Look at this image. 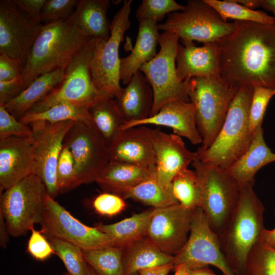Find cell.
I'll list each match as a JSON object with an SVG mask.
<instances>
[{"label":"cell","mask_w":275,"mask_h":275,"mask_svg":"<svg viewBox=\"0 0 275 275\" xmlns=\"http://www.w3.org/2000/svg\"><path fill=\"white\" fill-rule=\"evenodd\" d=\"M234 23V31L215 42L219 76L237 88L275 89V22Z\"/></svg>","instance_id":"obj_1"},{"label":"cell","mask_w":275,"mask_h":275,"mask_svg":"<svg viewBox=\"0 0 275 275\" xmlns=\"http://www.w3.org/2000/svg\"><path fill=\"white\" fill-rule=\"evenodd\" d=\"M254 185L241 188L233 213L217 235L222 253L235 275H245L249 254L265 228V207L254 191Z\"/></svg>","instance_id":"obj_2"},{"label":"cell","mask_w":275,"mask_h":275,"mask_svg":"<svg viewBox=\"0 0 275 275\" xmlns=\"http://www.w3.org/2000/svg\"><path fill=\"white\" fill-rule=\"evenodd\" d=\"M91 39L68 19L43 24L22 69L26 88L44 73L65 69L72 57Z\"/></svg>","instance_id":"obj_3"},{"label":"cell","mask_w":275,"mask_h":275,"mask_svg":"<svg viewBox=\"0 0 275 275\" xmlns=\"http://www.w3.org/2000/svg\"><path fill=\"white\" fill-rule=\"evenodd\" d=\"M253 93L252 87L237 89L213 143L208 148L196 151L200 161L226 170L246 151L253 135L249 124Z\"/></svg>","instance_id":"obj_4"},{"label":"cell","mask_w":275,"mask_h":275,"mask_svg":"<svg viewBox=\"0 0 275 275\" xmlns=\"http://www.w3.org/2000/svg\"><path fill=\"white\" fill-rule=\"evenodd\" d=\"M238 89L219 75L189 80L188 97L195 107L196 125L202 140L198 149L208 148L216 138Z\"/></svg>","instance_id":"obj_5"},{"label":"cell","mask_w":275,"mask_h":275,"mask_svg":"<svg viewBox=\"0 0 275 275\" xmlns=\"http://www.w3.org/2000/svg\"><path fill=\"white\" fill-rule=\"evenodd\" d=\"M131 0L124 1L111 24L107 41L93 39L90 68L93 83L104 97L115 99L120 93V58L119 48L126 31L130 28Z\"/></svg>","instance_id":"obj_6"},{"label":"cell","mask_w":275,"mask_h":275,"mask_svg":"<svg viewBox=\"0 0 275 275\" xmlns=\"http://www.w3.org/2000/svg\"><path fill=\"white\" fill-rule=\"evenodd\" d=\"M191 164L200 184L201 208L211 229L218 235L233 213L241 188L226 169L204 163L197 157Z\"/></svg>","instance_id":"obj_7"},{"label":"cell","mask_w":275,"mask_h":275,"mask_svg":"<svg viewBox=\"0 0 275 275\" xmlns=\"http://www.w3.org/2000/svg\"><path fill=\"white\" fill-rule=\"evenodd\" d=\"M179 40L177 35L170 32L159 34V51L140 69L153 92L154 101L150 116L156 114L169 102H190L188 95L189 80L181 81L177 74L176 59Z\"/></svg>","instance_id":"obj_8"},{"label":"cell","mask_w":275,"mask_h":275,"mask_svg":"<svg viewBox=\"0 0 275 275\" xmlns=\"http://www.w3.org/2000/svg\"><path fill=\"white\" fill-rule=\"evenodd\" d=\"M46 193L41 179L32 173L1 193L0 214L11 236L24 235L40 223Z\"/></svg>","instance_id":"obj_9"},{"label":"cell","mask_w":275,"mask_h":275,"mask_svg":"<svg viewBox=\"0 0 275 275\" xmlns=\"http://www.w3.org/2000/svg\"><path fill=\"white\" fill-rule=\"evenodd\" d=\"M92 49L93 38L72 57L65 69L61 83L27 113H39L60 103L89 109L105 97L96 89L92 78L90 63Z\"/></svg>","instance_id":"obj_10"},{"label":"cell","mask_w":275,"mask_h":275,"mask_svg":"<svg viewBox=\"0 0 275 275\" xmlns=\"http://www.w3.org/2000/svg\"><path fill=\"white\" fill-rule=\"evenodd\" d=\"M157 27L159 30L176 34L181 41L205 44L231 34L235 24L224 20L204 0H190L182 11L169 14L166 21L158 24Z\"/></svg>","instance_id":"obj_11"},{"label":"cell","mask_w":275,"mask_h":275,"mask_svg":"<svg viewBox=\"0 0 275 275\" xmlns=\"http://www.w3.org/2000/svg\"><path fill=\"white\" fill-rule=\"evenodd\" d=\"M40 231L47 238H58L82 250L114 246L112 239L97 228L88 226L73 216L47 193L44 195Z\"/></svg>","instance_id":"obj_12"},{"label":"cell","mask_w":275,"mask_h":275,"mask_svg":"<svg viewBox=\"0 0 275 275\" xmlns=\"http://www.w3.org/2000/svg\"><path fill=\"white\" fill-rule=\"evenodd\" d=\"M64 145L73 156L76 187L95 181L109 161L108 147L94 124L75 122Z\"/></svg>","instance_id":"obj_13"},{"label":"cell","mask_w":275,"mask_h":275,"mask_svg":"<svg viewBox=\"0 0 275 275\" xmlns=\"http://www.w3.org/2000/svg\"><path fill=\"white\" fill-rule=\"evenodd\" d=\"M174 267L183 264L189 269L213 265L223 275H235L228 266L221 250L218 235L210 228L200 207L194 212L187 240L175 256Z\"/></svg>","instance_id":"obj_14"},{"label":"cell","mask_w":275,"mask_h":275,"mask_svg":"<svg viewBox=\"0 0 275 275\" xmlns=\"http://www.w3.org/2000/svg\"><path fill=\"white\" fill-rule=\"evenodd\" d=\"M74 121L56 123L35 121L29 125L33 131L35 167L34 173L44 184L47 194L54 198L58 194L57 167L65 137Z\"/></svg>","instance_id":"obj_15"},{"label":"cell","mask_w":275,"mask_h":275,"mask_svg":"<svg viewBox=\"0 0 275 275\" xmlns=\"http://www.w3.org/2000/svg\"><path fill=\"white\" fill-rule=\"evenodd\" d=\"M43 24L28 16L14 0L0 1V54L25 66Z\"/></svg>","instance_id":"obj_16"},{"label":"cell","mask_w":275,"mask_h":275,"mask_svg":"<svg viewBox=\"0 0 275 275\" xmlns=\"http://www.w3.org/2000/svg\"><path fill=\"white\" fill-rule=\"evenodd\" d=\"M195 210L179 203L154 208L146 237L163 252L175 256L187 240Z\"/></svg>","instance_id":"obj_17"},{"label":"cell","mask_w":275,"mask_h":275,"mask_svg":"<svg viewBox=\"0 0 275 275\" xmlns=\"http://www.w3.org/2000/svg\"><path fill=\"white\" fill-rule=\"evenodd\" d=\"M155 129L139 126L121 130L108 147L109 161L154 169Z\"/></svg>","instance_id":"obj_18"},{"label":"cell","mask_w":275,"mask_h":275,"mask_svg":"<svg viewBox=\"0 0 275 275\" xmlns=\"http://www.w3.org/2000/svg\"><path fill=\"white\" fill-rule=\"evenodd\" d=\"M35 167L32 137L0 139L1 192L34 173Z\"/></svg>","instance_id":"obj_19"},{"label":"cell","mask_w":275,"mask_h":275,"mask_svg":"<svg viewBox=\"0 0 275 275\" xmlns=\"http://www.w3.org/2000/svg\"><path fill=\"white\" fill-rule=\"evenodd\" d=\"M154 143L156 155L155 175L158 182L168 186L174 177L187 169L197 158L196 152L186 147L181 138L155 129Z\"/></svg>","instance_id":"obj_20"},{"label":"cell","mask_w":275,"mask_h":275,"mask_svg":"<svg viewBox=\"0 0 275 275\" xmlns=\"http://www.w3.org/2000/svg\"><path fill=\"white\" fill-rule=\"evenodd\" d=\"M145 125L170 127L174 134L187 139L193 145L202 143V138L196 125L195 107L190 102H169L156 114L145 119L125 122L121 130Z\"/></svg>","instance_id":"obj_21"},{"label":"cell","mask_w":275,"mask_h":275,"mask_svg":"<svg viewBox=\"0 0 275 275\" xmlns=\"http://www.w3.org/2000/svg\"><path fill=\"white\" fill-rule=\"evenodd\" d=\"M176 59L178 79L183 81L194 77L219 75L218 54L215 42L197 46L193 41H181Z\"/></svg>","instance_id":"obj_22"},{"label":"cell","mask_w":275,"mask_h":275,"mask_svg":"<svg viewBox=\"0 0 275 275\" xmlns=\"http://www.w3.org/2000/svg\"><path fill=\"white\" fill-rule=\"evenodd\" d=\"M275 162V153L267 146L262 125L254 131L246 151L226 169L241 188L255 183V176L266 165Z\"/></svg>","instance_id":"obj_23"},{"label":"cell","mask_w":275,"mask_h":275,"mask_svg":"<svg viewBox=\"0 0 275 275\" xmlns=\"http://www.w3.org/2000/svg\"><path fill=\"white\" fill-rule=\"evenodd\" d=\"M114 99L125 122L137 121L150 116L154 95L146 77L139 71Z\"/></svg>","instance_id":"obj_24"},{"label":"cell","mask_w":275,"mask_h":275,"mask_svg":"<svg viewBox=\"0 0 275 275\" xmlns=\"http://www.w3.org/2000/svg\"><path fill=\"white\" fill-rule=\"evenodd\" d=\"M158 23L151 20L139 21L138 33L131 52L120 59V78L127 85L143 65L157 53L156 47L159 34Z\"/></svg>","instance_id":"obj_25"},{"label":"cell","mask_w":275,"mask_h":275,"mask_svg":"<svg viewBox=\"0 0 275 275\" xmlns=\"http://www.w3.org/2000/svg\"><path fill=\"white\" fill-rule=\"evenodd\" d=\"M109 5L108 0H80L68 19L87 36L107 41L111 33L107 17Z\"/></svg>","instance_id":"obj_26"},{"label":"cell","mask_w":275,"mask_h":275,"mask_svg":"<svg viewBox=\"0 0 275 275\" xmlns=\"http://www.w3.org/2000/svg\"><path fill=\"white\" fill-rule=\"evenodd\" d=\"M151 169L127 163L109 161L95 180L105 192L120 196L125 190L150 178Z\"/></svg>","instance_id":"obj_27"},{"label":"cell","mask_w":275,"mask_h":275,"mask_svg":"<svg viewBox=\"0 0 275 275\" xmlns=\"http://www.w3.org/2000/svg\"><path fill=\"white\" fill-rule=\"evenodd\" d=\"M64 76V69H59L39 76L19 96L5 105L6 109L19 120L35 104L56 88Z\"/></svg>","instance_id":"obj_28"},{"label":"cell","mask_w":275,"mask_h":275,"mask_svg":"<svg viewBox=\"0 0 275 275\" xmlns=\"http://www.w3.org/2000/svg\"><path fill=\"white\" fill-rule=\"evenodd\" d=\"M174 256L167 254L146 237L123 249L125 275L173 263Z\"/></svg>","instance_id":"obj_29"},{"label":"cell","mask_w":275,"mask_h":275,"mask_svg":"<svg viewBox=\"0 0 275 275\" xmlns=\"http://www.w3.org/2000/svg\"><path fill=\"white\" fill-rule=\"evenodd\" d=\"M153 209L151 208L114 224H99L96 227L112 239L114 246L124 249L146 237Z\"/></svg>","instance_id":"obj_30"},{"label":"cell","mask_w":275,"mask_h":275,"mask_svg":"<svg viewBox=\"0 0 275 275\" xmlns=\"http://www.w3.org/2000/svg\"><path fill=\"white\" fill-rule=\"evenodd\" d=\"M120 196L124 199H130L153 208L179 203L174 195L171 184L165 186L160 183L156 178L155 171L150 178L125 190Z\"/></svg>","instance_id":"obj_31"},{"label":"cell","mask_w":275,"mask_h":275,"mask_svg":"<svg viewBox=\"0 0 275 275\" xmlns=\"http://www.w3.org/2000/svg\"><path fill=\"white\" fill-rule=\"evenodd\" d=\"M88 111L94 125L108 147L125 123L115 100L103 97L92 105Z\"/></svg>","instance_id":"obj_32"},{"label":"cell","mask_w":275,"mask_h":275,"mask_svg":"<svg viewBox=\"0 0 275 275\" xmlns=\"http://www.w3.org/2000/svg\"><path fill=\"white\" fill-rule=\"evenodd\" d=\"M19 121L27 125L38 121L50 123L72 121L94 124L88 109L67 103L56 104L39 113H26Z\"/></svg>","instance_id":"obj_33"},{"label":"cell","mask_w":275,"mask_h":275,"mask_svg":"<svg viewBox=\"0 0 275 275\" xmlns=\"http://www.w3.org/2000/svg\"><path fill=\"white\" fill-rule=\"evenodd\" d=\"M87 264L97 275H125L123 249L115 246L93 250H82Z\"/></svg>","instance_id":"obj_34"},{"label":"cell","mask_w":275,"mask_h":275,"mask_svg":"<svg viewBox=\"0 0 275 275\" xmlns=\"http://www.w3.org/2000/svg\"><path fill=\"white\" fill-rule=\"evenodd\" d=\"M174 195L184 208L195 210L201 207L200 184L195 171L186 169L173 178L171 182Z\"/></svg>","instance_id":"obj_35"},{"label":"cell","mask_w":275,"mask_h":275,"mask_svg":"<svg viewBox=\"0 0 275 275\" xmlns=\"http://www.w3.org/2000/svg\"><path fill=\"white\" fill-rule=\"evenodd\" d=\"M212 7L224 20L228 18L235 20L250 21L264 24H272L275 18L262 11H256L247 8L234 0H204Z\"/></svg>","instance_id":"obj_36"},{"label":"cell","mask_w":275,"mask_h":275,"mask_svg":"<svg viewBox=\"0 0 275 275\" xmlns=\"http://www.w3.org/2000/svg\"><path fill=\"white\" fill-rule=\"evenodd\" d=\"M47 239L70 275H88L89 265L81 248L58 238Z\"/></svg>","instance_id":"obj_37"},{"label":"cell","mask_w":275,"mask_h":275,"mask_svg":"<svg viewBox=\"0 0 275 275\" xmlns=\"http://www.w3.org/2000/svg\"><path fill=\"white\" fill-rule=\"evenodd\" d=\"M245 275H275V249L259 240L248 256Z\"/></svg>","instance_id":"obj_38"},{"label":"cell","mask_w":275,"mask_h":275,"mask_svg":"<svg viewBox=\"0 0 275 275\" xmlns=\"http://www.w3.org/2000/svg\"><path fill=\"white\" fill-rule=\"evenodd\" d=\"M184 6L174 0H143L136 11L138 21L151 20L156 22L161 21L166 15L182 11Z\"/></svg>","instance_id":"obj_39"},{"label":"cell","mask_w":275,"mask_h":275,"mask_svg":"<svg viewBox=\"0 0 275 275\" xmlns=\"http://www.w3.org/2000/svg\"><path fill=\"white\" fill-rule=\"evenodd\" d=\"M275 96V89L262 86L253 87V96L250 108L249 124L251 133L261 125L267 106L270 99Z\"/></svg>","instance_id":"obj_40"},{"label":"cell","mask_w":275,"mask_h":275,"mask_svg":"<svg viewBox=\"0 0 275 275\" xmlns=\"http://www.w3.org/2000/svg\"><path fill=\"white\" fill-rule=\"evenodd\" d=\"M57 178L59 194L76 187L74 160L70 150L64 145L58 161Z\"/></svg>","instance_id":"obj_41"},{"label":"cell","mask_w":275,"mask_h":275,"mask_svg":"<svg viewBox=\"0 0 275 275\" xmlns=\"http://www.w3.org/2000/svg\"><path fill=\"white\" fill-rule=\"evenodd\" d=\"M79 1L46 0L41 15L44 24L68 19L74 12Z\"/></svg>","instance_id":"obj_42"},{"label":"cell","mask_w":275,"mask_h":275,"mask_svg":"<svg viewBox=\"0 0 275 275\" xmlns=\"http://www.w3.org/2000/svg\"><path fill=\"white\" fill-rule=\"evenodd\" d=\"M33 131L29 125L16 119L0 104V139L10 136L32 138Z\"/></svg>","instance_id":"obj_43"},{"label":"cell","mask_w":275,"mask_h":275,"mask_svg":"<svg viewBox=\"0 0 275 275\" xmlns=\"http://www.w3.org/2000/svg\"><path fill=\"white\" fill-rule=\"evenodd\" d=\"M92 206L95 211L99 214L113 216L119 214L125 209L126 203L124 199L121 196L104 192L94 199Z\"/></svg>","instance_id":"obj_44"},{"label":"cell","mask_w":275,"mask_h":275,"mask_svg":"<svg viewBox=\"0 0 275 275\" xmlns=\"http://www.w3.org/2000/svg\"><path fill=\"white\" fill-rule=\"evenodd\" d=\"M31 231L27 252L33 258L37 261H43L55 254L51 244L40 231L36 230L34 227Z\"/></svg>","instance_id":"obj_45"},{"label":"cell","mask_w":275,"mask_h":275,"mask_svg":"<svg viewBox=\"0 0 275 275\" xmlns=\"http://www.w3.org/2000/svg\"><path fill=\"white\" fill-rule=\"evenodd\" d=\"M25 89L22 76L11 80L0 81V104L5 105L19 96Z\"/></svg>","instance_id":"obj_46"},{"label":"cell","mask_w":275,"mask_h":275,"mask_svg":"<svg viewBox=\"0 0 275 275\" xmlns=\"http://www.w3.org/2000/svg\"><path fill=\"white\" fill-rule=\"evenodd\" d=\"M23 68L15 59L0 54V81H6L22 76Z\"/></svg>","instance_id":"obj_47"},{"label":"cell","mask_w":275,"mask_h":275,"mask_svg":"<svg viewBox=\"0 0 275 275\" xmlns=\"http://www.w3.org/2000/svg\"><path fill=\"white\" fill-rule=\"evenodd\" d=\"M14 1L31 19L41 23V15L46 0H14Z\"/></svg>","instance_id":"obj_48"},{"label":"cell","mask_w":275,"mask_h":275,"mask_svg":"<svg viewBox=\"0 0 275 275\" xmlns=\"http://www.w3.org/2000/svg\"><path fill=\"white\" fill-rule=\"evenodd\" d=\"M259 240L265 245L275 249V227L272 230L264 228L262 231Z\"/></svg>","instance_id":"obj_49"},{"label":"cell","mask_w":275,"mask_h":275,"mask_svg":"<svg viewBox=\"0 0 275 275\" xmlns=\"http://www.w3.org/2000/svg\"><path fill=\"white\" fill-rule=\"evenodd\" d=\"M9 231L6 222L1 214H0V245L3 249L7 248L9 241Z\"/></svg>","instance_id":"obj_50"},{"label":"cell","mask_w":275,"mask_h":275,"mask_svg":"<svg viewBox=\"0 0 275 275\" xmlns=\"http://www.w3.org/2000/svg\"><path fill=\"white\" fill-rule=\"evenodd\" d=\"M255 6L272 12L275 18V0H255Z\"/></svg>","instance_id":"obj_51"},{"label":"cell","mask_w":275,"mask_h":275,"mask_svg":"<svg viewBox=\"0 0 275 275\" xmlns=\"http://www.w3.org/2000/svg\"><path fill=\"white\" fill-rule=\"evenodd\" d=\"M188 275H217L208 267L189 269Z\"/></svg>","instance_id":"obj_52"},{"label":"cell","mask_w":275,"mask_h":275,"mask_svg":"<svg viewBox=\"0 0 275 275\" xmlns=\"http://www.w3.org/2000/svg\"><path fill=\"white\" fill-rule=\"evenodd\" d=\"M174 268L173 263L158 267L154 275H168Z\"/></svg>","instance_id":"obj_53"},{"label":"cell","mask_w":275,"mask_h":275,"mask_svg":"<svg viewBox=\"0 0 275 275\" xmlns=\"http://www.w3.org/2000/svg\"><path fill=\"white\" fill-rule=\"evenodd\" d=\"M174 270V275H188L189 269L184 264H181L176 266Z\"/></svg>","instance_id":"obj_54"},{"label":"cell","mask_w":275,"mask_h":275,"mask_svg":"<svg viewBox=\"0 0 275 275\" xmlns=\"http://www.w3.org/2000/svg\"><path fill=\"white\" fill-rule=\"evenodd\" d=\"M88 275H97L94 270L89 265L88 267Z\"/></svg>","instance_id":"obj_55"},{"label":"cell","mask_w":275,"mask_h":275,"mask_svg":"<svg viewBox=\"0 0 275 275\" xmlns=\"http://www.w3.org/2000/svg\"><path fill=\"white\" fill-rule=\"evenodd\" d=\"M63 275H70L68 272H64Z\"/></svg>","instance_id":"obj_56"},{"label":"cell","mask_w":275,"mask_h":275,"mask_svg":"<svg viewBox=\"0 0 275 275\" xmlns=\"http://www.w3.org/2000/svg\"><path fill=\"white\" fill-rule=\"evenodd\" d=\"M131 275H139V273L138 272H136V273H133Z\"/></svg>","instance_id":"obj_57"}]
</instances>
